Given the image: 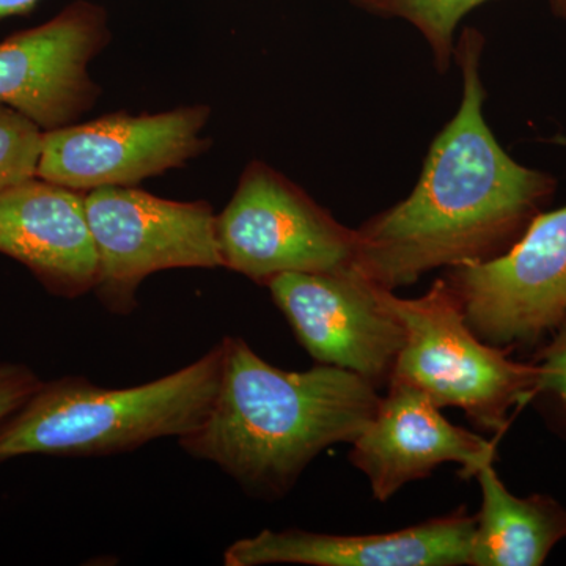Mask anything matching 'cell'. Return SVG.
<instances>
[{"mask_svg":"<svg viewBox=\"0 0 566 566\" xmlns=\"http://www.w3.org/2000/svg\"><path fill=\"white\" fill-rule=\"evenodd\" d=\"M483 48L482 32H461L453 54L463 74L460 109L431 144L415 191L356 229L354 268L381 289L502 255L556 193L553 175L510 158L486 125Z\"/></svg>","mask_w":566,"mask_h":566,"instance_id":"cell-1","label":"cell"},{"mask_svg":"<svg viewBox=\"0 0 566 566\" xmlns=\"http://www.w3.org/2000/svg\"><path fill=\"white\" fill-rule=\"evenodd\" d=\"M221 345L210 411L178 446L218 465L253 497L289 494L319 453L352 444L378 409V389L353 371L322 364L282 370L244 338L227 335Z\"/></svg>","mask_w":566,"mask_h":566,"instance_id":"cell-2","label":"cell"},{"mask_svg":"<svg viewBox=\"0 0 566 566\" xmlns=\"http://www.w3.org/2000/svg\"><path fill=\"white\" fill-rule=\"evenodd\" d=\"M222 345L145 385L109 389L84 376L41 382L0 420V464L28 455H118L156 439L191 433L218 392Z\"/></svg>","mask_w":566,"mask_h":566,"instance_id":"cell-3","label":"cell"},{"mask_svg":"<svg viewBox=\"0 0 566 566\" xmlns=\"http://www.w3.org/2000/svg\"><path fill=\"white\" fill-rule=\"evenodd\" d=\"M385 297L405 331L389 385L415 387L438 408L461 409L476 427L501 438L510 412L534 400L538 364L517 363L510 357L513 348L483 342L446 279L416 300L390 290Z\"/></svg>","mask_w":566,"mask_h":566,"instance_id":"cell-4","label":"cell"},{"mask_svg":"<svg viewBox=\"0 0 566 566\" xmlns=\"http://www.w3.org/2000/svg\"><path fill=\"white\" fill-rule=\"evenodd\" d=\"M222 268L268 285L286 273H337L356 260V230L262 161H252L216 216Z\"/></svg>","mask_w":566,"mask_h":566,"instance_id":"cell-5","label":"cell"},{"mask_svg":"<svg viewBox=\"0 0 566 566\" xmlns=\"http://www.w3.org/2000/svg\"><path fill=\"white\" fill-rule=\"evenodd\" d=\"M98 275L93 293L107 312L132 315L140 285L161 271L222 268L216 216L208 202L161 199L136 188L85 193Z\"/></svg>","mask_w":566,"mask_h":566,"instance_id":"cell-6","label":"cell"},{"mask_svg":"<svg viewBox=\"0 0 566 566\" xmlns=\"http://www.w3.org/2000/svg\"><path fill=\"white\" fill-rule=\"evenodd\" d=\"M444 279L483 342L538 344L566 318V207L539 212L502 255L449 268Z\"/></svg>","mask_w":566,"mask_h":566,"instance_id":"cell-7","label":"cell"},{"mask_svg":"<svg viewBox=\"0 0 566 566\" xmlns=\"http://www.w3.org/2000/svg\"><path fill=\"white\" fill-rule=\"evenodd\" d=\"M210 117V106L196 104L158 114L117 112L46 132L36 177L80 192L134 188L207 151L211 140L202 133Z\"/></svg>","mask_w":566,"mask_h":566,"instance_id":"cell-8","label":"cell"},{"mask_svg":"<svg viewBox=\"0 0 566 566\" xmlns=\"http://www.w3.org/2000/svg\"><path fill=\"white\" fill-rule=\"evenodd\" d=\"M297 342L316 364L389 385L405 331L386 303V289L356 268L337 273H286L268 282Z\"/></svg>","mask_w":566,"mask_h":566,"instance_id":"cell-9","label":"cell"},{"mask_svg":"<svg viewBox=\"0 0 566 566\" xmlns=\"http://www.w3.org/2000/svg\"><path fill=\"white\" fill-rule=\"evenodd\" d=\"M109 41L106 10L91 0L0 41V103L44 133L73 125L102 95L88 66Z\"/></svg>","mask_w":566,"mask_h":566,"instance_id":"cell-10","label":"cell"},{"mask_svg":"<svg viewBox=\"0 0 566 566\" xmlns=\"http://www.w3.org/2000/svg\"><path fill=\"white\" fill-rule=\"evenodd\" d=\"M494 441L450 423L427 395L390 382L389 392L363 433L352 442L349 461L368 479L376 501L427 479L438 465L458 463L463 479L494 463Z\"/></svg>","mask_w":566,"mask_h":566,"instance_id":"cell-11","label":"cell"},{"mask_svg":"<svg viewBox=\"0 0 566 566\" xmlns=\"http://www.w3.org/2000/svg\"><path fill=\"white\" fill-rule=\"evenodd\" d=\"M474 532L475 515L465 506L389 534L262 531L227 547L223 565L469 566Z\"/></svg>","mask_w":566,"mask_h":566,"instance_id":"cell-12","label":"cell"},{"mask_svg":"<svg viewBox=\"0 0 566 566\" xmlns=\"http://www.w3.org/2000/svg\"><path fill=\"white\" fill-rule=\"evenodd\" d=\"M85 193L40 177L0 192V253L63 300L93 292L98 275Z\"/></svg>","mask_w":566,"mask_h":566,"instance_id":"cell-13","label":"cell"},{"mask_svg":"<svg viewBox=\"0 0 566 566\" xmlns=\"http://www.w3.org/2000/svg\"><path fill=\"white\" fill-rule=\"evenodd\" d=\"M482 506L475 515L469 566H539L566 538V510L549 495L517 497L493 463L476 472Z\"/></svg>","mask_w":566,"mask_h":566,"instance_id":"cell-14","label":"cell"},{"mask_svg":"<svg viewBox=\"0 0 566 566\" xmlns=\"http://www.w3.org/2000/svg\"><path fill=\"white\" fill-rule=\"evenodd\" d=\"M491 0H352L356 9L378 18H398L415 25L433 52L439 73H446L455 54L458 24L476 7Z\"/></svg>","mask_w":566,"mask_h":566,"instance_id":"cell-15","label":"cell"},{"mask_svg":"<svg viewBox=\"0 0 566 566\" xmlns=\"http://www.w3.org/2000/svg\"><path fill=\"white\" fill-rule=\"evenodd\" d=\"M44 132L0 103V192L36 177Z\"/></svg>","mask_w":566,"mask_h":566,"instance_id":"cell-16","label":"cell"},{"mask_svg":"<svg viewBox=\"0 0 566 566\" xmlns=\"http://www.w3.org/2000/svg\"><path fill=\"white\" fill-rule=\"evenodd\" d=\"M534 363L539 367L534 400L542 401L558 427L566 430V318L539 348Z\"/></svg>","mask_w":566,"mask_h":566,"instance_id":"cell-17","label":"cell"},{"mask_svg":"<svg viewBox=\"0 0 566 566\" xmlns=\"http://www.w3.org/2000/svg\"><path fill=\"white\" fill-rule=\"evenodd\" d=\"M41 379L24 364H0V420L13 415L41 386Z\"/></svg>","mask_w":566,"mask_h":566,"instance_id":"cell-18","label":"cell"},{"mask_svg":"<svg viewBox=\"0 0 566 566\" xmlns=\"http://www.w3.org/2000/svg\"><path fill=\"white\" fill-rule=\"evenodd\" d=\"M40 2L41 0H0V21L7 20V18L20 17V14H28Z\"/></svg>","mask_w":566,"mask_h":566,"instance_id":"cell-19","label":"cell"},{"mask_svg":"<svg viewBox=\"0 0 566 566\" xmlns=\"http://www.w3.org/2000/svg\"><path fill=\"white\" fill-rule=\"evenodd\" d=\"M554 13L566 21V0H549Z\"/></svg>","mask_w":566,"mask_h":566,"instance_id":"cell-20","label":"cell"}]
</instances>
